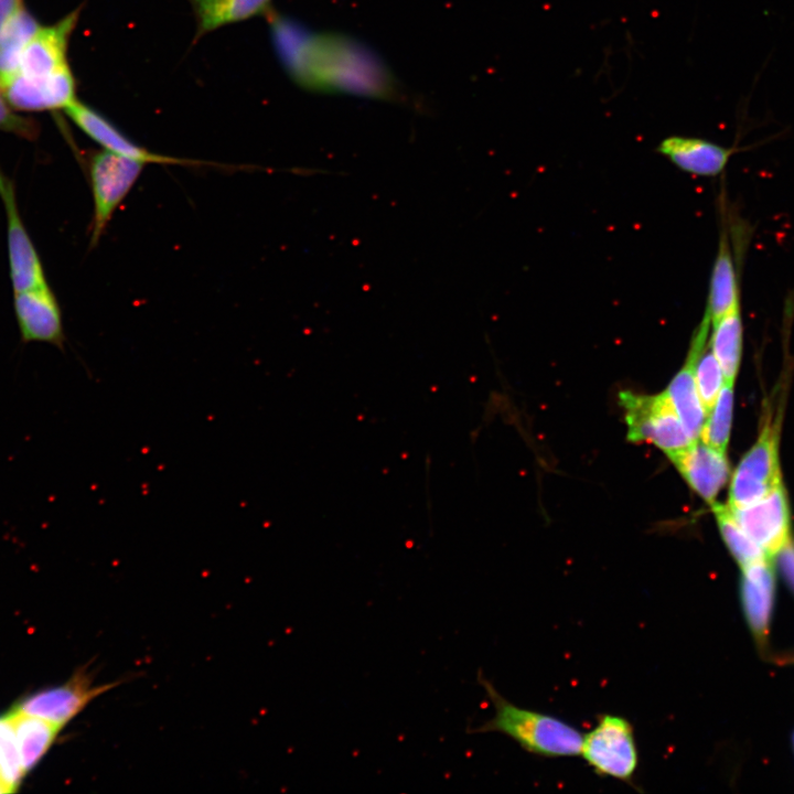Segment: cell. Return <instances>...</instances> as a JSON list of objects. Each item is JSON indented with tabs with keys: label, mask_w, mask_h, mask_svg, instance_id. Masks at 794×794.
<instances>
[{
	"label": "cell",
	"mask_w": 794,
	"mask_h": 794,
	"mask_svg": "<svg viewBox=\"0 0 794 794\" xmlns=\"http://www.w3.org/2000/svg\"><path fill=\"white\" fill-rule=\"evenodd\" d=\"M271 37L285 69L308 90L398 100L400 88L368 45L335 32H314L272 13Z\"/></svg>",
	"instance_id": "cell-1"
},
{
	"label": "cell",
	"mask_w": 794,
	"mask_h": 794,
	"mask_svg": "<svg viewBox=\"0 0 794 794\" xmlns=\"http://www.w3.org/2000/svg\"><path fill=\"white\" fill-rule=\"evenodd\" d=\"M478 682L483 687L494 715L471 733L500 732L529 753L547 757L580 754L583 736L567 722L538 711L521 708L504 698L481 672Z\"/></svg>",
	"instance_id": "cell-2"
},
{
	"label": "cell",
	"mask_w": 794,
	"mask_h": 794,
	"mask_svg": "<svg viewBox=\"0 0 794 794\" xmlns=\"http://www.w3.org/2000/svg\"><path fill=\"white\" fill-rule=\"evenodd\" d=\"M619 399L625 411L630 441L651 442L668 458L694 442L686 433L666 393L643 396L624 390L620 393Z\"/></svg>",
	"instance_id": "cell-3"
},
{
	"label": "cell",
	"mask_w": 794,
	"mask_h": 794,
	"mask_svg": "<svg viewBox=\"0 0 794 794\" xmlns=\"http://www.w3.org/2000/svg\"><path fill=\"white\" fill-rule=\"evenodd\" d=\"M146 163L103 149L88 160L94 201L89 246L95 247L118 206L131 191Z\"/></svg>",
	"instance_id": "cell-4"
},
{
	"label": "cell",
	"mask_w": 794,
	"mask_h": 794,
	"mask_svg": "<svg viewBox=\"0 0 794 794\" xmlns=\"http://www.w3.org/2000/svg\"><path fill=\"white\" fill-rule=\"evenodd\" d=\"M580 754L599 776L630 783L639 764L632 725L620 716H599L583 736Z\"/></svg>",
	"instance_id": "cell-5"
},
{
	"label": "cell",
	"mask_w": 794,
	"mask_h": 794,
	"mask_svg": "<svg viewBox=\"0 0 794 794\" xmlns=\"http://www.w3.org/2000/svg\"><path fill=\"white\" fill-rule=\"evenodd\" d=\"M120 684L95 685L89 670L81 668L65 683L37 690L19 700L12 709L64 728L94 699Z\"/></svg>",
	"instance_id": "cell-6"
},
{
	"label": "cell",
	"mask_w": 794,
	"mask_h": 794,
	"mask_svg": "<svg viewBox=\"0 0 794 794\" xmlns=\"http://www.w3.org/2000/svg\"><path fill=\"white\" fill-rule=\"evenodd\" d=\"M781 483L776 432L766 423L733 472L728 506L751 505Z\"/></svg>",
	"instance_id": "cell-7"
},
{
	"label": "cell",
	"mask_w": 794,
	"mask_h": 794,
	"mask_svg": "<svg viewBox=\"0 0 794 794\" xmlns=\"http://www.w3.org/2000/svg\"><path fill=\"white\" fill-rule=\"evenodd\" d=\"M0 196L7 215L10 279L14 292L46 283L42 262L23 225L12 181L0 169Z\"/></svg>",
	"instance_id": "cell-8"
},
{
	"label": "cell",
	"mask_w": 794,
	"mask_h": 794,
	"mask_svg": "<svg viewBox=\"0 0 794 794\" xmlns=\"http://www.w3.org/2000/svg\"><path fill=\"white\" fill-rule=\"evenodd\" d=\"M728 507L740 527L770 558L791 540L790 509L782 483L751 505Z\"/></svg>",
	"instance_id": "cell-9"
},
{
	"label": "cell",
	"mask_w": 794,
	"mask_h": 794,
	"mask_svg": "<svg viewBox=\"0 0 794 794\" xmlns=\"http://www.w3.org/2000/svg\"><path fill=\"white\" fill-rule=\"evenodd\" d=\"M71 120L90 139L97 142L103 149L117 153L119 155L140 161L142 163L158 164H179V165H203L211 162H202L197 160L176 158L160 154L143 148L122 131H120L111 121L101 114L90 108L86 104L75 99L65 109Z\"/></svg>",
	"instance_id": "cell-10"
},
{
	"label": "cell",
	"mask_w": 794,
	"mask_h": 794,
	"mask_svg": "<svg viewBox=\"0 0 794 794\" xmlns=\"http://www.w3.org/2000/svg\"><path fill=\"white\" fill-rule=\"evenodd\" d=\"M13 304L23 343H47L64 350L62 312L47 282L14 292Z\"/></svg>",
	"instance_id": "cell-11"
},
{
	"label": "cell",
	"mask_w": 794,
	"mask_h": 794,
	"mask_svg": "<svg viewBox=\"0 0 794 794\" xmlns=\"http://www.w3.org/2000/svg\"><path fill=\"white\" fill-rule=\"evenodd\" d=\"M12 108L23 111L65 109L75 98V79L69 67L42 77L14 74L1 85Z\"/></svg>",
	"instance_id": "cell-12"
},
{
	"label": "cell",
	"mask_w": 794,
	"mask_h": 794,
	"mask_svg": "<svg viewBox=\"0 0 794 794\" xmlns=\"http://www.w3.org/2000/svg\"><path fill=\"white\" fill-rule=\"evenodd\" d=\"M77 20L78 10H75L53 25L40 26L22 52L19 73L42 77L69 67L67 46Z\"/></svg>",
	"instance_id": "cell-13"
},
{
	"label": "cell",
	"mask_w": 794,
	"mask_h": 794,
	"mask_svg": "<svg viewBox=\"0 0 794 794\" xmlns=\"http://www.w3.org/2000/svg\"><path fill=\"white\" fill-rule=\"evenodd\" d=\"M655 150L686 173L712 178L719 175L731 157L742 149L698 137L672 135L661 140Z\"/></svg>",
	"instance_id": "cell-14"
},
{
	"label": "cell",
	"mask_w": 794,
	"mask_h": 794,
	"mask_svg": "<svg viewBox=\"0 0 794 794\" xmlns=\"http://www.w3.org/2000/svg\"><path fill=\"white\" fill-rule=\"evenodd\" d=\"M669 459L690 487L709 504H713L729 476L725 452L698 439Z\"/></svg>",
	"instance_id": "cell-15"
},
{
	"label": "cell",
	"mask_w": 794,
	"mask_h": 794,
	"mask_svg": "<svg viewBox=\"0 0 794 794\" xmlns=\"http://www.w3.org/2000/svg\"><path fill=\"white\" fill-rule=\"evenodd\" d=\"M774 587L771 558L742 567L741 602L749 625L759 640H763L768 634Z\"/></svg>",
	"instance_id": "cell-16"
},
{
	"label": "cell",
	"mask_w": 794,
	"mask_h": 794,
	"mask_svg": "<svg viewBox=\"0 0 794 794\" xmlns=\"http://www.w3.org/2000/svg\"><path fill=\"white\" fill-rule=\"evenodd\" d=\"M718 249L712 265L705 313L711 323L741 304L738 270L733 260L729 228L721 222Z\"/></svg>",
	"instance_id": "cell-17"
},
{
	"label": "cell",
	"mask_w": 794,
	"mask_h": 794,
	"mask_svg": "<svg viewBox=\"0 0 794 794\" xmlns=\"http://www.w3.org/2000/svg\"><path fill=\"white\" fill-rule=\"evenodd\" d=\"M6 716L12 726L21 765L26 774L49 751L62 728L12 708Z\"/></svg>",
	"instance_id": "cell-18"
},
{
	"label": "cell",
	"mask_w": 794,
	"mask_h": 794,
	"mask_svg": "<svg viewBox=\"0 0 794 794\" xmlns=\"http://www.w3.org/2000/svg\"><path fill=\"white\" fill-rule=\"evenodd\" d=\"M196 17L195 39L227 24L265 14L271 0H190Z\"/></svg>",
	"instance_id": "cell-19"
},
{
	"label": "cell",
	"mask_w": 794,
	"mask_h": 794,
	"mask_svg": "<svg viewBox=\"0 0 794 794\" xmlns=\"http://www.w3.org/2000/svg\"><path fill=\"white\" fill-rule=\"evenodd\" d=\"M665 393L688 437L693 441L700 439L708 414L700 399L693 361L688 355L685 365L674 376Z\"/></svg>",
	"instance_id": "cell-20"
},
{
	"label": "cell",
	"mask_w": 794,
	"mask_h": 794,
	"mask_svg": "<svg viewBox=\"0 0 794 794\" xmlns=\"http://www.w3.org/2000/svg\"><path fill=\"white\" fill-rule=\"evenodd\" d=\"M708 343L726 383L733 384L742 354L741 304L711 323Z\"/></svg>",
	"instance_id": "cell-21"
},
{
	"label": "cell",
	"mask_w": 794,
	"mask_h": 794,
	"mask_svg": "<svg viewBox=\"0 0 794 794\" xmlns=\"http://www.w3.org/2000/svg\"><path fill=\"white\" fill-rule=\"evenodd\" d=\"M39 28V23L23 4L1 26L0 85L19 72L22 52Z\"/></svg>",
	"instance_id": "cell-22"
},
{
	"label": "cell",
	"mask_w": 794,
	"mask_h": 794,
	"mask_svg": "<svg viewBox=\"0 0 794 794\" xmlns=\"http://www.w3.org/2000/svg\"><path fill=\"white\" fill-rule=\"evenodd\" d=\"M711 505L723 541L741 568L754 561L770 558L736 522L728 505L718 503Z\"/></svg>",
	"instance_id": "cell-23"
},
{
	"label": "cell",
	"mask_w": 794,
	"mask_h": 794,
	"mask_svg": "<svg viewBox=\"0 0 794 794\" xmlns=\"http://www.w3.org/2000/svg\"><path fill=\"white\" fill-rule=\"evenodd\" d=\"M732 385L733 384L726 383L721 388L707 416L700 434L701 441L722 452H726L731 430L733 409Z\"/></svg>",
	"instance_id": "cell-24"
},
{
	"label": "cell",
	"mask_w": 794,
	"mask_h": 794,
	"mask_svg": "<svg viewBox=\"0 0 794 794\" xmlns=\"http://www.w3.org/2000/svg\"><path fill=\"white\" fill-rule=\"evenodd\" d=\"M24 775L12 726L3 715L0 717V793L15 792Z\"/></svg>",
	"instance_id": "cell-25"
},
{
	"label": "cell",
	"mask_w": 794,
	"mask_h": 794,
	"mask_svg": "<svg viewBox=\"0 0 794 794\" xmlns=\"http://www.w3.org/2000/svg\"><path fill=\"white\" fill-rule=\"evenodd\" d=\"M0 130L14 133L29 140L37 136L36 124L28 118L18 116L11 109L0 86Z\"/></svg>",
	"instance_id": "cell-26"
},
{
	"label": "cell",
	"mask_w": 794,
	"mask_h": 794,
	"mask_svg": "<svg viewBox=\"0 0 794 794\" xmlns=\"http://www.w3.org/2000/svg\"><path fill=\"white\" fill-rule=\"evenodd\" d=\"M786 581L794 591V545L790 540L779 552Z\"/></svg>",
	"instance_id": "cell-27"
},
{
	"label": "cell",
	"mask_w": 794,
	"mask_h": 794,
	"mask_svg": "<svg viewBox=\"0 0 794 794\" xmlns=\"http://www.w3.org/2000/svg\"><path fill=\"white\" fill-rule=\"evenodd\" d=\"M21 4V0H0V29Z\"/></svg>",
	"instance_id": "cell-28"
}]
</instances>
